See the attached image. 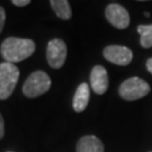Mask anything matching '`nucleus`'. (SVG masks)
Instances as JSON below:
<instances>
[{"label":"nucleus","instance_id":"nucleus-1","mask_svg":"<svg viewBox=\"0 0 152 152\" xmlns=\"http://www.w3.org/2000/svg\"><path fill=\"white\" fill-rule=\"evenodd\" d=\"M35 43L29 38L8 37L0 46V53L6 62L18 63L26 60L35 52Z\"/></svg>","mask_w":152,"mask_h":152},{"label":"nucleus","instance_id":"nucleus-19","mask_svg":"<svg viewBox=\"0 0 152 152\" xmlns=\"http://www.w3.org/2000/svg\"><path fill=\"white\" fill-rule=\"evenodd\" d=\"M150 152H152V151H150Z\"/></svg>","mask_w":152,"mask_h":152},{"label":"nucleus","instance_id":"nucleus-17","mask_svg":"<svg viewBox=\"0 0 152 152\" xmlns=\"http://www.w3.org/2000/svg\"><path fill=\"white\" fill-rule=\"evenodd\" d=\"M144 15H145V17H149V16H150V15H149V12H148V11H147V12H145V14H144Z\"/></svg>","mask_w":152,"mask_h":152},{"label":"nucleus","instance_id":"nucleus-3","mask_svg":"<svg viewBox=\"0 0 152 152\" xmlns=\"http://www.w3.org/2000/svg\"><path fill=\"white\" fill-rule=\"evenodd\" d=\"M51 85L52 81L49 75L44 71L37 70L29 75L23 86V92L27 98H36L48 91Z\"/></svg>","mask_w":152,"mask_h":152},{"label":"nucleus","instance_id":"nucleus-15","mask_svg":"<svg viewBox=\"0 0 152 152\" xmlns=\"http://www.w3.org/2000/svg\"><path fill=\"white\" fill-rule=\"evenodd\" d=\"M5 135V122H4V117L0 113V140Z\"/></svg>","mask_w":152,"mask_h":152},{"label":"nucleus","instance_id":"nucleus-11","mask_svg":"<svg viewBox=\"0 0 152 152\" xmlns=\"http://www.w3.org/2000/svg\"><path fill=\"white\" fill-rule=\"evenodd\" d=\"M50 4H51V7L53 8V10L59 18L63 19V20H68L72 17V11H71L69 1H66V0H52Z\"/></svg>","mask_w":152,"mask_h":152},{"label":"nucleus","instance_id":"nucleus-16","mask_svg":"<svg viewBox=\"0 0 152 152\" xmlns=\"http://www.w3.org/2000/svg\"><path fill=\"white\" fill-rule=\"evenodd\" d=\"M147 69H148V71L152 75V58H150V59L147 61Z\"/></svg>","mask_w":152,"mask_h":152},{"label":"nucleus","instance_id":"nucleus-10","mask_svg":"<svg viewBox=\"0 0 152 152\" xmlns=\"http://www.w3.org/2000/svg\"><path fill=\"white\" fill-rule=\"evenodd\" d=\"M77 152H104V144L97 136H82L77 143Z\"/></svg>","mask_w":152,"mask_h":152},{"label":"nucleus","instance_id":"nucleus-13","mask_svg":"<svg viewBox=\"0 0 152 152\" xmlns=\"http://www.w3.org/2000/svg\"><path fill=\"white\" fill-rule=\"evenodd\" d=\"M5 22H6V12L5 9L0 6V34L4 29V26H5Z\"/></svg>","mask_w":152,"mask_h":152},{"label":"nucleus","instance_id":"nucleus-12","mask_svg":"<svg viewBox=\"0 0 152 152\" xmlns=\"http://www.w3.org/2000/svg\"><path fill=\"white\" fill-rule=\"evenodd\" d=\"M137 33L140 34V44L144 49L152 48V24L151 25H139Z\"/></svg>","mask_w":152,"mask_h":152},{"label":"nucleus","instance_id":"nucleus-5","mask_svg":"<svg viewBox=\"0 0 152 152\" xmlns=\"http://www.w3.org/2000/svg\"><path fill=\"white\" fill-rule=\"evenodd\" d=\"M66 52V44L62 39H51L46 48V60L50 66L53 69H60L64 64Z\"/></svg>","mask_w":152,"mask_h":152},{"label":"nucleus","instance_id":"nucleus-4","mask_svg":"<svg viewBox=\"0 0 152 152\" xmlns=\"http://www.w3.org/2000/svg\"><path fill=\"white\" fill-rule=\"evenodd\" d=\"M118 92L121 97L125 100H136L147 96L150 92V86L141 78L132 77L122 82Z\"/></svg>","mask_w":152,"mask_h":152},{"label":"nucleus","instance_id":"nucleus-2","mask_svg":"<svg viewBox=\"0 0 152 152\" xmlns=\"http://www.w3.org/2000/svg\"><path fill=\"white\" fill-rule=\"evenodd\" d=\"M19 79V70L9 62L0 63V99L6 100L12 95Z\"/></svg>","mask_w":152,"mask_h":152},{"label":"nucleus","instance_id":"nucleus-6","mask_svg":"<svg viewBox=\"0 0 152 152\" xmlns=\"http://www.w3.org/2000/svg\"><path fill=\"white\" fill-rule=\"evenodd\" d=\"M104 58L116 65H127L133 60V53L129 48L122 45H108L104 49Z\"/></svg>","mask_w":152,"mask_h":152},{"label":"nucleus","instance_id":"nucleus-9","mask_svg":"<svg viewBox=\"0 0 152 152\" xmlns=\"http://www.w3.org/2000/svg\"><path fill=\"white\" fill-rule=\"evenodd\" d=\"M90 99V88L88 83L82 82L79 87L77 88L76 94L73 96L72 100V106L76 113H81L87 108L88 104Z\"/></svg>","mask_w":152,"mask_h":152},{"label":"nucleus","instance_id":"nucleus-7","mask_svg":"<svg viewBox=\"0 0 152 152\" xmlns=\"http://www.w3.org/2000/svg\"><path fill=\"white\" fill-rule=\"evenodd\" d=\"M105 16L114 27L118 29L127 28L130 25V15L129 11L123 6L118 4H109L106 7Z\"/></svg>","mask_w":152,"mask_h":152},{"label":"nucleus","instance_id":"nucleus-8","mask_svg":"<svg viewBox=\"0 0 152 152\" xmlns=\"http://www.w3.org/2000/svg\"><path fill=\"white\" fill-rule=\"evenodd\" d=\"M108 73L103 65H95L90 72V87L97 95H103L108 89Z\"/></svg>","mask_w":152,"mask_h":152},{"label":"nucleus","instance_id":"nucleus-18","mask_svg":"<svg viewBox=\"0 0 152 152\" xmlns=\"http://www.w3.org/2000/svg\"><path fill=\"white\" fill-rule=\"evenodd\" d=\"M8 152H12V151H8Z\"/></svg>","mask_w":152,"mask_h":152},{"label":"nucleus","instance_id":"nucleus-14","mask_svg":"<svg viewBox=\"0 0 152 152\" xmlns=\"http://www.w3.org/2000/svg\"><path fill=\"white\" fill-rule=\"evenodd\" d=\"M11 2H12V5L17 6V7H25L31 4L29 0H12Z\"/></svg>","mask_w":152,"mask_h":152}]
</instances>
